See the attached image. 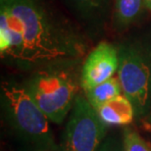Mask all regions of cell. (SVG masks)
Masks as SVG:
<instances>
[{"mask_svg": "<svg viewBox=\"0 0 151 151\" xmlns=\"http://www.w3.org/2000/svg\"><path fill=\"white\" fill-rule=\"evenodd\" d=\"M22 23L24 43L19 58L28 64L53 63L75 57L80 43L41 0H1Z\"/></svg>", "mask_w": 151, "mask_h": 151, "instance_id": "6da1fadb", "label": "cell"}, {"mask_svg": "<svg viewBox=\"0 0 151 151\" xmlns=\"http://www.w3.org/2000/svg\"><path fill=\"white\" fill-rule=\"evenodd\" d=\"M27 89L48 120L60 124L78 98V78L70 68L51 66L32 75Z\"/></svg>", "mask_w": 151, "mask_h": 151, "instance_id": "7a4b0ae2", "label": "cell"}, {"mask_svg": "<svg viewBox=\"0 0 151 151\" xmlns=\"http://www.w3.org/2000/svg\"><path fill=\"white\" fill-rule=\"evenodd\" d=\"M2 92L12 122L21 134L35 141H50L49 120L27 87L13 83H3Z\"/></svg>", "mask_w": 151, "mask_h": 151, "instance_id": "3957f363", "label": "cell"}, {"mask_svg": "<svg viewBox=\"0 0 151 151\" xmlns=\"http://www.w3.org/2000/svg\"><path fill=\"white\" fill-rule=\"evenodd\" d=\"M105 125L87 99L78 96L64 134L62 151H96L105 135Z\"/></svg>", "mask_w": 151, "mask_h": 151, "instance_id": "277c9868", "label": "cell"}, {"mask_svg": "<svg viewBox=\"0 0 151 151\" xmlns=\"http://www.w3.org/2000/svg\"><path fill=\"white\" fill-rule=\"evenodd\" d=\"M118 78L124 95L134 111L143 112L150 93V69L142 55L134 48H126L120 56Z\"/></svg>", "mask_w": 151, "mask_h": 151, "instance_id": "5b68a950", "label": "cell"}, {"mask_svg": "<svg viewBox=\"0 0 151 151\" xmlns=\"http://www.w3.org/2000/svg\"><path fill=\"white\" fill-rule=\"evenodd\" d=\"M117 49L108 42H100L87 56L81 75V86L84 91L113 78L119 69Z\"/></svg>", "mask_w": 151, "mask_h": 151, "instance_id": "8992f818", "label": "cell"}, {"mask_svg": "<svg viewBox=\"0 0 151 151\" xmlns=\"http://www.w3.org/2000/svg\"><path fill=\"white\" fill-rule=\"evenodd\" d=\"M24 43L23 26L20 20L0 4V51L2 57L19 60Z\"/></svg>", "mask_w": 151, "mask_h": 151, "instance_id": "52a82bcc", "label": "cell"}, {"mask_svg": "<svg viewBox=\"0 0 151 151\" xmlns=\"http://www.w3.org/2000/svg\"><path fill=\"white\" fill-rule=\"evenodd\" d=\"M98 116L106 125H128L134 119V105L125 95H118L97 110Z\"/></svg>", "mask_w": 151, "mask_h": 151, "instance_id": "ba28073f", "label": "cell"}, {"mask_svg": "<svg viewBox=\"0 0 151 151\" xmlns=\"http://www.w3.org/2000/svg\"><path fill=\"white\" fill-rule=\"evenodd\" d=\"M69 10L83 21H100L106 16L112 0H60Z\"/></svg>", "mask_w": 151, "mask_h": 151, "instance_id": "9c48e42d", "label": "cell"}, {"mask_svg": "<svg viewBox=\"0 0 151 151\" xmlns=\"http://www.w3.org/2000/svg\"><path fill=\"white\" fill-rule=\"evenodd\" d=\"M121 89L122 87L119 78L113 77L110 80L86 90V99L90 105L97 111L102 105L117 97L118 95H121Z\"/></svg>", "mask_w": 151, "mask_h": 151, "instance_id": "30bf717a", "label": "cell"}, {"mask_svg": "<svg viewBox=\"0 0 151 151\" xmlns=\"http://www.w3.org/2000/svg\"><path fill=\"white\" fill-rule=\"evenodd\" d=\"M144 0H114V21L119 28H125L139 16Z\"/></svg>", "mask_w": 151, "mask_h": 151, "instance_id": "8fae6325", "label": "cell"}, {"mask_svg": "<svg viewBox=\"0 0 151 151\" xmlns=\"http://www.w3.org/2000/svg\"><path fill=\"white\" fill-rule=\"evenodd\" d=\"M125 151H151L142 138L134 131L127 129L124 135Z\"/></svg>", "mask_w": 151, "mask_h": 151, "instance_id": "7c38bea8", "label": "cell"}, {"mask_svg": "<svg viewBox=\"0 0 151 151\" xmlns=\"http://www.w3.org/2000/svg\"><path fill=\"white\" fill-rule=\"evenodd\" d=\"M98 151H125V150H121V148L114 142H107L103 144Z\"/></svg>", "mask_w": 151, "mask_h": 151, "instance_id": "4fadbf2b", "label": "cell"}, {"mask_svg": "<svg viewBox=\"0 0 151 151\" xmlns=\"http://www.w3.org/2000/svg\"><path fill=\"white\" fill-rule=\"evenodd\" d=\"M144 7L151 12V0H144Z\"/></svg>", "mask_w": 151, "mask_h": 151, "instance_id": "5bb4252c", "label": "cell"}]
</instances>
